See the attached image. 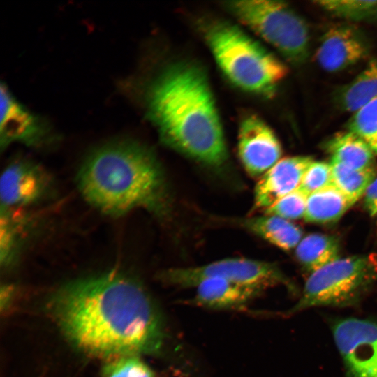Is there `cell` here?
I'll use <instances>...</instances> for the list:
<instances>
[{"label":"cell","instance_id":"cell-1","mask_svg":"<svg viewBox=\"0 0 377 377\" xmlns=\"http://www.w3.org/2000/svg\"><path fill=\"white\" fill-rule=\"evenodd\" d=\"M50 303L62 334L84 354L110 360L161 351V313L145 286L127 274L110 270L73 279Z\"/></svg>","mask_w":377,"mask_h":377},{"label":"cell","instance_id":"cell-6","mask_svg":"<svg viewBox=\"0 0 377 377\" xmlns=\"http://www.w3.org/2000/svg\"><path fill=\"white\" fill-rule=\"evenodd\" d=\"M227 9L275 47L289 61L304 63L309 55V31L305 20L283 1H232Z\"/></svg>","mask_w":377,"mask_h":377},{"label":"cell","instance_id":"cell-29","mask_svg":"<svg viewBox=\"0 0 377 377\" xmlns=\"http://www.w3.org/2000/svg\"><path fill=\"white\" fill-rule=\"evenodd\" d=\"M374 154H377V135L368 142Z\"/></svg>","mask_w":377,"mask_h":377},{"label":"cell","instance_id":"cell-27","mask_svg":"<svg viewBox=\"0 0 377 377\" xmlns=\"http://www.w3.org/2000/svg\"><path fill=\"white\" fill-rule=\"evenodd\" d=\"M364 205L371 216L377 217V175L364 194Z\"/></svg>","mask_w":377,"mask_h":377},{"label":"cell","instance_id":"cell-13","mask_svg":"<svg viewBox=\"0 0 377 377\" xmlns=\"http://www.w3.org/2000/svg\"><path fill=\"white\" fill-rule=\"evenodd\" d=\"M313 160L295 156L280 159L258 181L253 210H265L287 194L297 189L307 168Z\"/></svg>","mask_w":377,"mask_h":377},{"label":"cell","instance_id":"cell-15","mask_svg":"<svg viewBox=\"0 0 377 377\" xmlns=\"http://www.w3.org/2000/svg\"><path fill=\"white\" fill-rule=\"evenodd\" d=\"M230 223L284 251L296 248L302 239V230L297 226L276 216L265 214L232 219Z\"/></svg>","mask_w":377,"mask_h":377},{"label":"cell","instance_id":"cell-24","mask_svg":"<svg viewBox=\"0 0 377 377\" xmlns=\"http://www.w3.org/2000/svg\"><path fill=\"white\" fill-rule=\"evenodd\" d=\"M348 130L367 142L377 135V98L354 112L348 124Z\"/></svg>","mask_w":377,"mask_h":377},{"label":"cell","instance_id":"cell-25","mask_svg":"<svg viewBox=\"0 0 377 377\" xmlns=\"http://www.w3.org/2000/svg\"><path fill=\"white\" fill-rule=\"evenodd\" d=\"M307 197V195L297 188L265 209V214L276 216L288 221L304 218Z\"/></svg>","mask_w":377,"mask_h":377},{"label":"cell","instance_id":"cell-28","mask_svg":"<svg viewBox=\"0 0 377 377\" xmlns=\"http://www.w3.org/2000/svg\"><path fill=\"white\" fill-rule=\"evenodd\" d=\"M13 288L10 285H6L1 289V309L7 306L13 295Z\"/></svg>","mask_w":377,"mask_h":377},{"label":"cell","instance_id":"cell-9","mask_svg":"<svg viewBox=\"0 0 377 377\" xmlns=\"http://www.w3.org/2000/svg\"><path fill=\"white\" fill-rule=\"evenodd\" d=\"M57 140V134L44 118L23 105L4 83L1 84L0 145L1 150L14 142L40 147Z\"/></svg>","mask_w":377,"mask_h":377},{"label":"cell","instance_id":"cell-14","mask_svg":"<svg viewBox=\"0 0 377 377\" xmlns=\"http://www.w3.org/2000/svg\"><path fill=\"white\" fill-rule=\"evenodd\" d=\"M195 297L191 303L211 309H240L261 291L228 280L213 277L197 284Z\"/></svg>","mask_w":377,"mask_h":377},{"label":"cell","instance_id":"cell-4","mask_svg":"<svg viewBox=\"0 0 377 377\" xmlns=\"http://www.w3.org/2000/svg\"><path fill=\"white\" fill-rule=\"evenodd\" d=\"M205 39L219 68L238 88L272 96L288 73L286 66L237 26L223 21L206 28Z\"/></svg>","mask_w":377,"mask_h":377},{"label":"cell","instance_id":"cell-2","mask_svg":"<svg viewBox=\"0 0 377 377\" xmlns=\"http://www.w3.org/2000/svg\"><path fill=\"white\" fill-rule=\"evenodd\" d=\"M144 103L163 143L213 170L223 169L228 155L223 128L200 67L167 66L146 86Z\"/></svg>","mask_w":377,"mask_h":377},{"label":"cell","instance_id":"cell-8","mask_svg":"<svg viewBox=\"0 0 377 377\" xmlns=\"http://www.w3.org/2000/svg\"><path fill=\"white\" fill-rule=\"evenodd\" d=\"M332 330L346 377H377V323L348 318Z\"/></svg>","mask_w":377,"mask_h":377},{"label":"cell","instance_id":"cell-7","mask_svg":"<svg viewBox=\"0 0 377 377\" xmlns=\"http://www.w3.org/2000/svg\"><path fill=\"white\" fill-rule=\"evenodd\" d=\"M219 277L260 291L282 285L293 291L294 286L273 263L245 258H229L189 267L170 268L159 274L166 284L180 288L195 287L201 281Z\"/></svg>","mask_w":377,"mask_h":377},{"label":"cell","instance_id":"cell-23","mask_svg":"<svg viewBox=\"0 0 377 377\" xmlns=\"http://www.w3.org/2000/svg\"><path fill=\"white\" fill-rule=\"evenodd\" d=\"M102 377H155L154 371L139 356H121L108 360Z\"/></svg>","mask_w":377,"mask_h":377},{"label":"cell","instance_id":"cell-16","mask_svg":"<svg viewBox=\"0 0 377 377\" xmlns=\"http://www.w3.org/2000/svg\"><path fill=\"white\" fill-rule=\"evenodd\" d=\"M376 98L377 58L371 59L353 80L336 89L334 94L335 104L340 110L353 113Z\"/></svg>","mask_w":377,"mask_h":377},{"label":"cell","instance_id":"cell-18","mask_svg":"<svg viewBox=\"0 0 377 377\" xmlns=\"http://www.w3.org/2000/svg\"><path fill=\"white\" fill-rule=\"evenodd\" d=\"M353 204L348 197L331 184L308 195L304 219L313 223H334Z\"/></svg>","mask_w":377,"mask_h":377},{"label":"cell","instance_id":"cell-11","mask_svg":"<svg viewBox=\"0 0 377 377\" xmlns=\"http://www.w3.org/2000/svg\"><path fill=\"white\" fill-rule=\"evenodd\" d=\"M281 144L269 126L256 115L240 123L238 154L246 171L252 177H261L279 160Z\"/></svg>","mask_w":377,"mask_h":377},{"label":"cell","instance_id":"cell-22","mask_svg":"<svg viewBox=\"0 0 377 377\" xmlns=\"http://www.w3.org/2000/svg\"><path fill=\"white\" fill-rule=\"evenodd\" d=\"M10 209L1 207V264L8 266L15 258L20 244V229H22V219H17Z\"/></svg>","mask_w":377,"mask_h":377},{"label":"cell","instance_id":"cell-5","mask_svg":"<svg viewBox=\"0 0 377 377\" xmlns=\"http://www.w3.org/2000/svg\"><path fill=\"white\" fill-rule=\"evenodd\" d=\"M376 281V254L339 258L310 274L300 300L286 314L318 306H353Z\"/></svg>","mask_w":377,"mask_h":377},{"label":"cell","instance_id":"cell-12","mask_svg":"<svg viewBox=\"0 0 377 377\" xmlns=\"http://www.w3.org/2000/svg\"><path fill=\"white\" fill-rule=\"evenodd\" d=\"M50 187V179L42 168L27 159H15L1 177V207L15 209L37 202Z\"/></svg>","mask_w":377,"mask_h":377},{"label":"cell","instance_id":"cell-10","mask_svg":"<svg viewBox=\"0 0 377 377\" xmlns=\"http://www.w3.org/2000/svg\"><path fill=\"white\" fill-rule=\"evenodd\" d=\"M371 45L367 36L355 25L338 24L322 36L315 53L318 65L327 72H338L368 57Z\"/></svg>","mask_w":377,"mask_h":377},{"label":"cell","instance_id":"cell-20","mask_svg":"<svg viewBox=\"0 0 377 377\" xmlns=\"http://www.w3.org/2000/svg\"><path fill=\"white\" fill-rule=\"evenodd\" d=\"M330 165L332 184L354 203L364 195L367 188L377 175L374 167L355 169L334 161H331Z\"/></svg>","mask_w":377,"mask_h":377},{"label":"cell","instance_id":"cell-26","mask_svg":"<svg viewBox=\"0 0 377 377\" xmlns=\"http://www.w3.org/2000/svg\"><path fill=\"white\" fill-rule=\"evenodd\" d=\"M331 184L330 163L313 161L304 174L298 188L309 195Z\"/></svg>","mask_w":377,"mask_h":377},{"label":"cell","instance_id":"cell-19","mask_svg":"<svg viewBox=\"0 0 377 377\" xmlns=\"http://www.w3.org/2000/svg\"><path fill=\"white\" fill-rule=\"evenodd\" d=\"M339 252L336 237L320 233L302 237L295 249L297 260L311 274L339 259Z\"/></svg>","mask_w":377,"mask_h":377},{"label":"cell","instance_id":"cell-17","mask_svg":"<svg viewBox=\"0 0 377 377\" xmlns=\"http://www.w3.org/2000/svg\"><path fill=\"white\" fill-rule=\"evenodd\" d=\"M331 161L347 167L364 169L373 167L374 152L369 143L355 133L347 131L331 137L324 144Z\"/></svg>","mask_w":377,"mask_h":377},{"label":"cell","instance_id":"cell-3","mask_svg":"<svg viewBox=\"0 0 377 377\" xmlns=\"http://www.w3.org/2000/svg\"><path fill=\"white\" fill-rule=\"evenodd\" d=\"M84 199L101 212L123 216L143 209L163 216L168 210L165 174L154 152L131 140L106 142L84 158L76 177Z\"/></svg>","mask_w":377,"mask_h":377},{"label":"cell","instance_id":"cell-21","mask_svg":"<svg viewBox=\"0 0 377 377\" xmlns=\"http://www.w3.org/2000/svg\"><path fill=\"white\" fill-rule=\"evenodd\" d=\"M315 3L342 19L354 22L377 21V0H318Z\"/></svg>","mask_w":377,"mask_h":377}]
</instances>
